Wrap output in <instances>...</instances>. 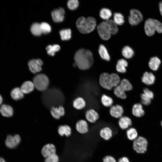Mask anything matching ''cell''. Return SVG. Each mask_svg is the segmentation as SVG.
<instances>
[{
	"instance_id": "1",
	"label": "cell",
	"mask_w": 162,
	"mask_h": 162,
	"mask_svg": "<svg viewBox=\"0 0 162 162\" xmlns=\"http://www.w3.org/2000/svg\"><path fill=\"white\" fill-rule=\"evenodd\" d=\"M41 99L44 105L47 108L62 106L64 101V97L59 89L51 88L43 92Z\"/></svg>"
},
{
	"instance_id": "2",
	"label": "cell",
	"mask_w": 162,
	"mask_h": 162,
	"mask_svg": "<svg viewBox=\"0 0 162 162\" xmlns=\"http://www.w3.org/2000/svg\"><path fill=\"white\" fill-rule=\"evenodd\" d=\"M74 60L75 62L80 69L86 70L89 69L92 65L93 54L90 50L81 49L76 52Z\"/></svg>"
},
{
	"instance_id": "3",
	"label": "cell",
	"mask_w": 162,
	"mask_h": 162,
	"mask_svg": "<svg viewBox=\"0 0 162 162\" xmlns=\"http://www.w3.org/2000/svg\"><path fill=\"white\" fill-rule=\"evenodd\" d=\"M76 25L79 31L84 34H88L92 32L96 26L95 19L91 16L85 18L79 17L76 20Z\"/></svg>"
},
{
	"instance_id": "4",
	"label": "cell",
	"mask_w": 162,
	"mask_h": 162,
	"mask_svg": "<svg viewBox=\"0 0 162 162\" xmlns=\"http://www.w3.org/2000/svg\"><path fill=\"white\" fill-rule=\"evenodd\" d=\"M144 29L146 34L148 36H152L156 32L161 33H162V23L156 19H148L145 22Z\"/></svg>"
},
{
	"instance_id": "5",
	"label": "cell",
	"mask_w": 162,
	"mask_h": 162,
	"mask_svg": "<svg viewBox=\"0 0 162 162\" xmlns=\"http://www.w3.org/2000/svg\"><path fill=\"white\" fill-rule=\"evenodd\" d=\"M32 82L36 89L43 92L48 89L49 83L48 77L46 75L42 74L35 75L33 78Z\"/></svg>"
},
{
	"instance_id": "6",
	"label": "cell",
	"mask_w": 162,
	"mask_h": 162,
	"mask_svg": "<svg viewBox=\"0 0 162 162\" xmlns=\"http://www.w3.org/2000/svg\"><path fill=\"white\" fill-rule=\"evenodd\" d=\"M148 142L145 138L139 136L134 141L133 148L137 153H143L147 150Z\"/></svg>"
},
{
	"instance_id": "7",
	"label": "cell",
	"mask_w": 162,
	"mask_h": 162,
	"mask_svg": "<svg viewBox=\"0 0 162 162\" xmlns=\"http://www.w3.org/2000/svg\"><path fill=\"white\" fill-rule=\"evenodd\" d=\"M98 34L101 38L104 40H107L111 37V32L109 27L105 21L100 23L97 27Z\"/></svg>"
},
{
	"instance_id": "8",
	"label": "cell",
	"mask_w": 162,
	"mask_h": 162,
	"mask_svg": "<svg viewBox=\"0 0 162 162\" xmlns=\"http://www.w3.org/2000/svg\"><path fill=\"white\" fill-rule=\"evenodd\" d=\"M130 13L128 21L130 24L133 26L136 25L142 21L143 16L139 10L136 9H132Z\"/></svg>"
},
{
	"instance_id": "9",
	"label": "cell",
	"mask_w": 162,
	"mask_h": 162,
	"mask_svg": "<svg viewBox=\"0 0 162 162\" xmlns=\"http://www.w3.org/2000/svg\"><path fill=\"white\" fill-rule=\"evenodd\" d=\"M99 83L103 88L109 90H111L112 86L110 77V74L105 72L101 74L99 78Z\"/></svg>"
},
{
	"instance_id": "10",
	"label": "cell",
	"mask_w": 162,
	"mask_h": 162,
	"mask_svg": "<svg viewBox=\"0 0 162 162\" xmlns=\"http://www.w3.org/2000/svg\"><path fill=\"white\" fill-rule=\"evenodd\" d=\"M21 141L19 135L15 134L14 136L8 135L5 141V144L7 147L10 148H16L20 143Z\"/></svg>"
},
{
	"instance_id": "11",
	"label": "cell",
	"mask_w": 162,
	"mask_h": 162,
	"mask_svg": "<svg viewBox=\"0 0 162 162\" xmlns=\"http://www.w3.org/2000/svg\"><path fill=\"white\" fill-rule=\"evenodd\" d=\"M42 64V61L39 59H32L29 60L28 62V65L30 70L34 74L41 71Z\"/></svg>"
},
{
	"instance_id": "12",
	"label": "cell",
	"mask_w": 162,
	"mask_h": 162,
	"mask_svg": "<svg viewBox=\"0 0 162 162\" xmlns=\"http://www.w3.org/2000/svg\"><path fill=\"white\" fill-rule=\"evenodd\" d=\"M154 97V94L152 91L147 88H145L143 90V93L140 95L142 104L146 106L149 105Z\"/></svg>"
},
{
	"instance_id": "13",
	"label": "cell",
	"mask_w": 162,
	"mask_h": 162,
	"mask_svg": "<svg viewBox=\"0 0 162 162\" xmlns=\"http://www.w3.org/2000/svg\"><path fill=\"white\" fill-rule=\"evenodd\" d=\"M124 111L123 107L120 105L116 104L110 107V113L112 117L119 118L122 116Z\"/></svg>"
},
{
	"instance_id": "14",
	"label": "cell",
	"mask_w": 162,
	"mask_h": 162,
	"mask_svg": "<svg viewBox=\"0 0 162 162\" xmlns=\"http://www.w3.org/2000/svg\"><path fill=\"white\" fill-rule=\"evenodd\" d=\"M65 11L62 8L54 9L51 12V15L53 21L56 22L62 21L64 19Z\"/></svg>"
},
{
	"instance_id": "15",
	"label": "cell",
	"mask_w": 162,
	"mask_h": 162,
	"mask_svg": "<svg viewBox=\"0 0 162 162\" xmlns=\"http://www.w3.org/2000/svg\"><path fill=\"white\" fill-rule=\"evenodd\" d=\"M41 152L43 156L46 158L52 155L56 154L55 147L52 144H46L43 147Z\"/></svg>"
},
{
	"instance_id": "16",
	"label": "cell",
	"mask_w": 162,
	"mask_h": 162,
	"mask_svg": "<svg viewBox=\"0 0 162 162\" xmlns=\"http://www.w3.org/2000/svg\"><path fill=\"white\" fill-rule=\"evenodd\" d=\"M86 120L91 123H94L99 118L98 113L93 109H90L86 111L85 113Z\"/></svg>"
},
{
	"instance_id": "17",
	"label": "cell",
	"mask_w": 162,
	"mask_h": 162,
	"mask_svg": "<svg viewBox=\"0 0 162 162\" xmlns=\"http://www.w3.org/2000/svg\"><path fill=\"white\" fill-rule=\"evenodd\" d=\"M50 113L53 118L56 119H59L64 115V109L62 106L58 107L53 106L50 108Z\"/></svg>"
},
{
	"instance_id": "18",
	"label": "cell",
	"mask_w": 162,
	"mask_h": 162,
	"mask_svg": "<svg viewBox=\"0 0 162 162\" xmlns=\"http://www.w3.org/2000/svg\"><path fill=\"white\" fill-rule=\"evenodd\" d=\"M0 113L4 117H10L13 115L14 110L10 105L4 104L1 106Z\"/></svg>"
},
{
	"instance_id": "19",
	"label": "cell",
	"mask_w": 162,
	"mask_h": 162,
	"mask_svg": "<svg viewBox=\"0 0 162 162\" xmlns=\"http://www.w3.org/2000/svg\"><path fill=\"white\" fill-rule=\"evenodd\" d=\"M118 124L120 128L122 130L128 129L132 124L131 119L127 116H122L119 118Z\"/></svg>"
},
{
	"instance_id": "20",
	"label": "cell",
	"mask_w": 162,
	"mask_h": 162,
	"mask_svg": "<svg viewBox=\"0 0 162 162\" xmlns=\"http://www.w3.org/2000/svg\"><path fill=\"white\" fill-rule=\"evenodd\" d=\"M155 80V76L154 74L150 72H145L142 77V82L147 85L153 84Z\"/></svg>"
},
{
	"instance_id": "21",
	"label": "cell",
	"mask_w": 162,
	"mask_h": 162,
	"mask_svg": "<svg viewBox=\"0 0 162 162\" xmlns=\"http://www.w3.org/2000/svg\"><path fill=\"white\" fill-rule=\"evenodd\" d=\"M132 112L134 116L137 117H142L145 114L142 105L140 103H136L133 105Z\"/></svg>"
},
{
	"instance_id": "22",
	"label": "cell",
	"mask_w": 162,
	"mask_h": 162,
	"mask_svg": "<svg viewBox=\"0 0 162 162\" xmlns=\"http://www.w3.org/2000/svg\"><path fill=\"white\" fill-rule=\"evenodd\" d=\"M76 128L77 131L82 134H85L88 131V125L84 120H80L76 123Z\"/></svg>"
},
{
	"instance_id": "23",
	"label": "cell",
	"mask_w": 162,
	"mask_h": 162,
	"mask_svg": "<svg viewBox=\"0 0 162 162\" xmlns=\"http://www.w3.org/2000/svg\"><path fill=\"white\" fill-rule=\"evenodd\" d=\"M10 96L13 99L18 100L23 98L24 94L20 88L16 87L13 88L10 92Z\"/></svg>"
},
{
	"instance_id": "24",
	"label": "cell",
	"mask_w": 162,
	"mask_h": 162,
	"mask_svg": "<svg viewBox=\"0 0 162 162\" xmlns=\"http://www.w3.org/2000/svg\"><path fill=\"white\" fill-rule=\"evenodd\" d=\"M34 86L33 82L27 81L24 82L20 87V89L24 94H28L33 91Z\"/></svg>"
},
{
	"instance_id": "25",
	"label": "cell",
	"mask_w": 162,
	"mask_h": 162,
	"mask_svg": "<svg viewBox=\"0 0 162 162\" xmlns=\"http://www.w3.org/2000/svg\"><path fill=\"white\" fill-rule=\"evenodd\" d=\"M100 135L104 140H108L112 137V131L110 128L108 127H104L100 130Z\"/></svg>"
},
{
	"instance_id": "26",
	"label": "cell",
	"mask_w": 162,
	"mask_h": 162,
	"mask_svg": "<svg viewBox=\"0 0 162 162\" xmlns=\"http://www.w3.org/2000/svg\"><path fill=\"white\" fill-rule=\"evenodd\" d=\"M128 62L125 59H121L117 61L116 69L117 72L121 73H124L126 71V68L128 66Z\"/></svg>"
},
{
	"instance_id": "27",
	"label": "cell",
	"mask_w": 162,
	"mask_h": 162,
	"mask_svg": "<svg viewBox=\"0 0 162 162\" xmlns=\"http://www.w3.org/2000/svg\"><path fill=\"white\" fill-rule=\"evenodd\" d=\"M160 63V59L157 57L154 56L150 59L148 62V66L152 70L156 71L159 68Z\"/></svg>"
},
{
	"instance_id": "28",
	"label": "cell",
	"mask_w": 162,
	"mask_h": 162,
	"mask_svg": "<svg viewBox=\"0 0 162 162\" xmlns=\"http://www.w3.org/2000/svg\"><path fill=\"white\" fill-rule=\"evenodd\" d=\"M98 52L102 59L107 61H110V56L107 49L104 45L103 44H100L99 45Z\"/></svg>"
},
{
	"instance_id": "29",
	"label": "cell",
	"mask_w": 162,
	"mask_h": 162,
	"mask_svg": "<svg viewBox=\"0 0 162 162\" xmlns=\"http://www.w3.org/2000/svg\"><path fill=\"white\" fill-rule=\"evenodd\" d=\"M86 106V101L82 97L77 98L74 100L73 102L74 107L78 110H80L83 109Z\"/></svg>"
},
{
	"instance_id": "30",
	"label": "cell",
	"mask_w": 162,
	"mask_h": 162,
	"mask_svg": "<svg viewBox=\"0 0 162 162\" xmlns=\"http://www.w3.org/2000/svg\"><path fill=\"white\" fill-rule=\"evenodd\" d=\"M113 92L116 96L118 98L125 99L127 98L125 92L119 85L114 88Z\"/></svg>"
},
{
	"instance_id": "31",
	"label": "cell",
	"mask_w": 162,
	"mask_h": 162,
	"mask_svg": "<svg viewBox=\"0 0 162 162\" xmlns=\"http://www.w3.org/2000/svg\"><path fill=\"white\" fill-rule=\"evenodd\" d=\"M123 56L125 58L130 59L132 58L134 55L133 49L129 46H124L122 50Z\"/></svg>"
},
{
	"instance_id": "32",
	"label": "cell",
	"mask_w": 162,
	"mask_h": 162,
	"mask_svg": "<svg viewBox=\"0 0 162 162\" xmlns=\"http://www.w3.org/2000/svg\"><path fill=\"white\" fill-rule=\"evenodd\" d=\"M101 102L103 105L106 107H110L112 105L113 101L110 96L106 94H103L101 98Z\"/></svg>"
},
{
	"instance_id": "33",
	"label": "cell",
	"mask_w": 162,
	"mask_h": 162,
	"mask_svg": "<svg viewBox=\"0 0 162 162\" xmlns=\"http://www.w3.org/2000/svg\"><path fill=\"white\" fill-rule=\"evenodd\" d=\"M58 132L59 135L61 136L65 135L68 136L71 134V129L68 125H61L58 127Z\"/></svg>"
},
{
	"instance_id": "34",
	"label": "cell",
	"mask_w": 162,
	"mask_h": 162,
	"mask_svg": "<svg viewBox=\"0 0 162 162\" xmlns=\"http://www.w3.org/2000/svg\"><path fill=\"white\" fill-rule=\"evenodd\" d=\"M119 85L125 92L131 91L133 88L131 84L128 80L126 79L121 80Z\"/></svg>"
},
{
	"instance_id": "35",
	"label": "cell",
	"mask_w": 162,
	"mask_h": 162,
	"mask_svg": "<svg viewBox=\"0 0 162 162\" xmlns=\"http://www.w3.org/2000/svg\"><path fill=\"white\" fill-rule=\"evenodd\" d=\"M112 15V13L110 10L106 8H102L100 11V16L103 20L106 21L109 20Z\"/></svg>"
},
{
	"instance_id": "36",
	"label": "cell",
	"mask_w": 162,
	"mask_h": 162,
	"mask_svg": "<svg viewBox=\"0 0 162 162\" xmlns=\"http://www.w3.org/2000/svg\"><path fill=\"white\" fill-rule=\"evenodd\" d=\"M126 135L128 139L130 140L134 141L138 137L137 131L133 128H130L127 130Z\"/></svg>"
},
{
	"instance_id": "37",
	"label": "cell",
	"mask_w": 162,
	"mask_h": 162,
	"mask_svg": "<svg viewBox=\"0 0 162 162\" xmlns=\"http://www.w3.org/2000/svg\"><path fill=\"white\" fill-rule=\"evenodd\" d=\"M30 30L32 33L35 36H39L42 34L40 24L37 22L34 23L32 25Z\"/></svg>"
},
{
	"instance_id": "38",
	"label": "cell",
	"mask_w": 162,
	"mask_h": 162,
	"mask_svg": "<svg viewBox=\"0 0 162 162\" xmlns=\"http://www.w3.org/2000/svg\"><path fill=\"white\" fill-rule=\"evenodd\" d=\"M105 22L110 29L111 34H116L118 31V28L117 25L114 21L109 20L106 21Z\"/></svg>"
},
{
	"instance_id": "39",
	"label": "cell",
	"mask_w": 162,
	"mask_h": 162,
	"mask_svg": "<svg viewBox=\"0 0 162 162\" xmlns=\"http://www.w3.org/2000/svg\"><path fill=\"white\" fill-rule=\"evenodd\" d=\"M61 39L62 40H68L71 37V31L69 28L61 30L59 32Z\"/></svg>"
},
{
	"instance_id": "40",
	"label": "cell",
	"mask_w": 162,
	"mask_h": 162,
	"mask_svg": "<svg viewBox=\"0 0 162 162\" xmlns=\"http://www.w3.org/2000/svg\"><path fill=\"white\" fill-rule=\"evenodd\" d=\"M113 21L117 25H122L124 21L123 15L119 13H115L113 16Z\"/></svg>"
},
{
	"instance_id": "41",
	"label": "cell",
	"mask_w": 162,
	"mask_h": 162,
	"mask_svg": "<svg viewBox=\"0 0 162 162\" xmlns=\"http://www.w3.org/2000/svg\"><path fill=\"white\" fill-rule=\"evenodd\" d=\"M46 49L47 53L50 56H53L55 53L60 50V47L57 44L49 45L46 47Z\"/></svg>"
},
{
	"instance_id": "42",
	"label": "cell",
	"mask_w": 162,
	"mask_h": 162,
	"mask_svg": "<svg viewBox=\"0 0 162 162\" xmlns=\"http://www.w3.org/2000/svg\"><path fill=\"white\" fill-rule=\"evenodd\" d=\"M112 85L113 88H114L120 84L121 81L119 76L116 74L113 73L110 74Z\"/></svg>"
},
{
	"instance_id": "43",
	"label": "cell",
	"mask_w": 162,
	"mask_h": 162,
	"mask_svg": "<svg viewBox=\"0 0 162 162\" xmlns=\"http://www.w3.org/2000/svg\"><path fill=\"white\" fill-rule=\"evenodd\" d=\"M40 26L42 33L47 34L50 33L51 31L50 26L46 22L41 23L40 24Z\"/></svg>"
},
{
	"instance_id": "44",
	"label": "cell",
	"mask_w": 162,
	"mask_h": 162,
	"mask_svg": "<svg viewBox=\"0 0 162 162\" xmlns=\"http://www.w3.org/2000/svg\"><path fill=\"white\" fill-rule=\"evenodd\" d=\"M79 4L78 1L77 0H70L67 2L68 8L70 10H76Z\"/></svg>"
},
{
	"instance_id": "45",
	"label": "cell",
	"mask_w": 162,
	"mask_h": 162,
	"mask_svg": "<svg viewBox=\"0 0 162 162\" xmlns=\"http://www.w3.org/2000/svg\"><path fill=\"white\" fill-rule=\"evenodd\" d=\"M58 156L55 154L45 158V162H58Z\"/></svg>"
},
{
	"instance_id": "46",
	"label": "cell",
	"mask_w": 162,
	"mask_h": 162,
	"mask_svg": "<svg viewBox=\"0 0 162 162\" xmlns=\"http://www.w3.org/2000/svg\"><path fill=\"white\" fill-rule=\"evenodd\" d=\"M103 161V162H116L115 158L110 155H107L104 157Z\"/></svg>"
},
{
	"instance_id": "47",
	"label": "cell",
	"mask_w": 162,
	"mask_h": 162,
	"mask_svg": "<svg viewBox=\"0 0 162 162\" xmlns=\"http://www.w3.org/2000/svg\"><path fill=\"white\" fill-rule=\"evenodd\" d=\"M118 162H130L128 159L126 157H123L120 158Z\"/></svg>"
},
{
	"instance_id": "48",
	"label": "cell",
	"mask_w": 162,
	"mask_h": 162,
	"mask_svg": "<svg viewBox=\"0 0 162 162\" xmlns=\"http://www.w3.org/2000/svg\"><path fill=\"white\" fill-rule=\"evenodd\" d=\"M159 7L160 14L162 16V1L159 3Z\"/></svg>"
},
{
	"instance_id": "49",
	"label": "cell",
	"mask_w": 162,
	"mask_h": 162,
	"mask_svg": "<svg viewBox=\"0 0 162 162\" xmlns=\"http://www.w3.org/2000/svg\"><path fill=\"white\" fill-rule=\"evenodd\" d=\"M3 101V99L2 95L0 94V106L2 105Z\"/></svg>"
},
{
	"instance_id": "50",
	"label": "cell",
	"mask_w": 162,
	"mask_h": 162,
	"mask_svg": "<svg viewBox=\"0 0 162 162\" xmlns=\"http://www.w3.org/2000/svg\"><path fill=\"white\" fill-rule=\"evenodd\" d=\"M0 162H6V161L3 158L0 157Z\"/></svg>"
},
{
	"instance_id": "51",
	"label": "cell",
	"mask_w": 162,
	"mask_h": 162,
	"mask_svg": "<svg viewBox=\"0 0 162 162\" xmlns=\"http://www.w3.org/2000/svg\"><path fill=\"white\" fill-rule=\"evenodd\" d=\"M161 126H162V121L161 122Z\"/></svg>"
}]
</instances>
